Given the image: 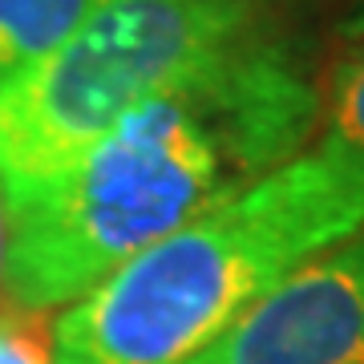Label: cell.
<instances>
[{
  "instance_id": "1",
  "label": "cell",
  "mask_w": 364,
  "mask_h": 364,
  "mask_svg": "<svg viewBox=\"0 0 364 364\" xmlns=\"http://www.w3.org/2000/svg\"><path fill=\"white\" fill-rule=\"evenodd\" d=\"M324 93L279 28L146 97L61 178L13 207L9 296L53 312L138 251L304 154Z\"/></svg>"
},
{
  "instance_id": "2",
  "label": "cell",
  "mask_w": 364,
  "mask_h": 364,
  "mask_svg": "<svg viewBox=\"0 0 364 364\" xmlns=\"http://www.w3.org/2000/svg\"><path fill=\"white\" fill-rule=\"evenodd\" d=\"M360 227L364 174L304 150L73 299L53 324V364H191Z\"/></svg>"
},
{
  "instance_id": "3",
  "label": "cell",
  "mask_w": 364,
  "mask_h": 364,
  "mask_svg": "<svg viewBox=\"0 0 364 364\" xmlns=\"http://www.w3.org/2000/svg\"><path fill=\"white\" fill-rule=\"evenodd\" d=\"M263 0H105L25 77L0 85L9 198L61 178L134 105L272 28Z\"/></svg>"
},
{
  "instance_id": "4",
  "label": "cell",
  "mask_w": 364,
  "mask_h": 364,
  "mask_svg": "<svg viewBox=\"0 0 364 364\" xmlns=\"http://www.w3.org/2000/svg\"><path fill=\"white\" fill-rule=\"evenodd\" d=\"M191 364H364V227L296 267Z\"/></svg>"
},
{
  "instance_id": "5",
  "label": "cell",
  "mask_w": 364,
  "mask_h": 364,
  "mask_svg": "<svg viewBox=\"0 0 364 364\" xmlns=\"http://www.w3.org/2000/svg\"><path fill=\"white\" fill-rule=\"evenodd\" d=\"M105 0H0V85L61 49Z\"/></svg>"
},
{
  "instance_id": "6",
  "label": "cell",
  "mask_w": 364,
  "mask_h": 364,
  "mask_svg": "<svg viewBox=\"0 0 364 364\" xmlns=\"http://www.w3.org/2000/svg\"><path fill=\"white\" fill-rule=\"evenodd\" d=\"M320 93V150L364 174V41L332 65Z\"/></svg>"
},
{
  "instance_id": "7",
  "label": "cell",
  "mask_w": 364,
  "mask_h": 364,
  "mask_svg": "<svg viewBox=\"0 0 364 364\" xmlns=\"http://www.w3.org/2000/svg\"><path fill=\"white\" fill-rule=\"evenodd\" d=\"M0 364H53V328L45 312H13L0 316Z\"/></svg>"
},
{
  "instance_id": "8",
  "label": "cell",
  "mask_w": 364,
  "mask_h": 364,
  "mask_svg": "<svg viewBox=\"0 0 364 364\" xmlns=\"http://www.w3.org/2000/svg\"><path fill=\"white\" fill-rule=\"evenodd\" d=\"M9 255H13V207H9L4 178H0V316L13 312V296H9Z\"/></svg>"
},
{
  "instance_id": "9",
  "label": "cell",
  "mask_w": 364,
  "mask_h": 364,
  "mask_svg": "<svg viewBox=\"0 0 364 364\" xmlns=\"http://www.w3.org/2000/svg\"><path fill=\"white\" fill-rule=\"evenodd\" d=\"M340 37H348V41H364V0H352L348 16L340 21Z\"/></svg>"
}]
</instances>
